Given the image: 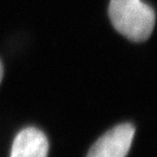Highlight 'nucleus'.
<instances>
[{"instance_id": "7ed1b4c3", "label": "nucleus", "mask_w": 157, "mask_h": 157, "mask_svg": "<svg viewBox=\"0 0 157 157\" xmlns=\"http://www.w3.org/2000/svg\"><path fill=\"white\" fill-rule=\"evenodd\" d=\"M48 140L36 128L23 129L13 141L10 157H47Z\"/></svg>"}, {"instance_id": "f03ea898", "label": "nucleus", "mask_w": 157, "mask_h": 157, "mask_svg": "<svg viewBox=\"0 0 157 157\" xmlns=\"http://www.w3.org/2000/svg\"><path fill=\"white\" fill-rule=\"evenodd\" d=\"M134 132L131 123L117 125L96 141L86 157H125L130 151Z\"/></svg>"}, {"instance_id": "f257e3e1", "label": "nucleus", "mask_w": 157, "mask_h": 157, "mask_svg": "<svg viewBox=\"0 0 157 157\" xmlns=\"http://www.w3.org/2000/svg\"><path fill=\"white\" fill-rule=\"evenodd\" d=\"M108 13L113 27L133 42L146 40L154 29V10L142 0H110Z\"/></svg>"}, {"instance_id": "20e7f679", "label": "nucleus", "mask_w": 157, "mask_h": 157, "mask_svg": "<svg viewBox=\"0 0 157 157\" xmlns=\"http://www.w3.org/2000/svg\"><path fill=\"white\" fill-rule=\"evenodd\" d=\"M2 75H3V67L1 61H0V83H1V80H2Z\"/></svg>"}]
</instances>
